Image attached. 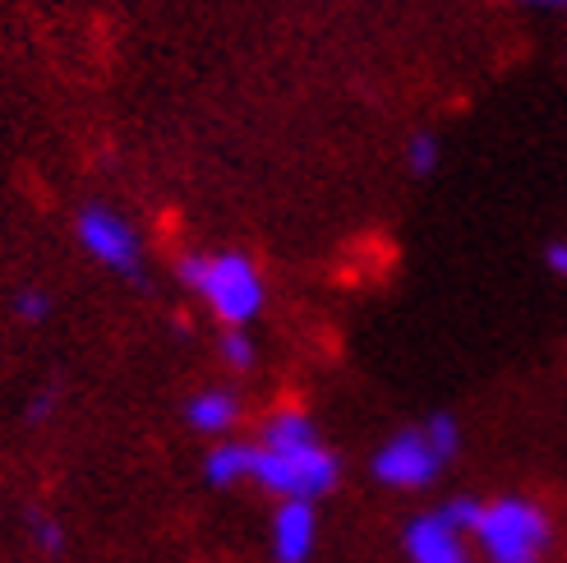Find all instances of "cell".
Here are the masks:
<instances>
[{"mask_svg": "<svg viewBox=\"0 0 567 563\" xmlns=\"http://www.w3.org/2000/svg\"><path fill=\"white\" fill-rule=\"evenodd\" d=\"M549 541H554L549 513L517 494L480 503V518L471 526V545L485 563H545Z\"/></svg>", "mask_w": 567, "mask_h": 563, "instance_id": "cell-3", "label": "cell"}, {"mask_svg": "<svg viewBox=\"0 0 567 563\" xmlns=\"http://www.w3.org/2000/svg\"><path fill=\"white\" fill-rule=\"evenodd\" d=\"M342 481V462L319 439L315 420L300 407H277L264 416L259 439H254V471L249 485H259L277 499L319 503Z\"/></svg>", "mask_w": 567, "mask_h": 563, "instance_id": "cell-1", "label": "cell"}, {"mask_svg": "<svg viewBox=\"0 0 567 563\" xmlns=\"http://www.w3.org/2000/svg\"><path fill=\"white\" fill-rule=\"evenodd\" d=\"M240 416H245V407H240V398L231 388H198L194 398L185 402V420H189V430H198L204 439H231L236 434V426H240Z\"/></svg>", "mask_w": 567, "mask_h": 563, "instance_id": "cell-8", "label": "cell"}, {"mask_svg": "<svg viewBox=\"0 0 567 563\" xmlns=\"http://www.w3.org/2000/svg\"><path fill=\"white\" fill-rule=\"evenodd\" d=\"M545 268L554 277H567V240H549L545 245Z\"/></svg>", "mask_w": 567, "mask_h": 563, "instance_id": "cell-15", "label": "cell"}, {"mask_svg": "<svg viewBox=\"0 0 567 563\" xmlns=\"http://www.w3.org/2000/svg\"><path fill=\"white\" fill-rule=\"evenodd\" d=\"M526 10H567V0H517Z\"/></svg>", "mask_w": 567, "mask_h": 563, "instance_id": "cell-17", "label": "cell"}, {"mask_svg": "<svg viewBox=\"0 0 567 563\" xmlns=\"http://www.w3.org/2000/svg\"><path fill=\"white\" fill-rule=\"evenodd\" d=\"M402 550H406L411 563H475L471 536L457 522H447L443 509L411 518L406 531H402Z\"/></svg>", "mask_w": 567, "mask_h": 563, "instance_id": "cell-6", "label": "cell"}, {"mask_svg": "<svg viewBox=\"0 0 567 563\" xmlns=\"http://www.w3.org/2000/svg\"><path fill=\"white\" fill-rule=\"evenodd\" d=\"M272 559L277 563H309L319 550V513L305 499H281L272 513Z\"/></svg>", "mask_w": 567, "mask_h": 563, "instance_id": "cell-7", "label": "cell"}, {"mask_svg": "<svg viewBox=\"0 0 567 563\" xmlns=\"http://www.w3.org/2000/svg\"><path fill=\"white\" fill-rule=\"evenodd\" d=\"M181 282L208 305V315L221 328H249L264 315L268 282L249 255L240 249H213V255H185L176 264Z\"/></svg>", "mask_w": 567, "mask_h": 563, "instance_id": "cell-2", "label": "cell"}, {"mask_svg": "<svg viewBox=\"0 0 567 563\" xmlns=\"http://www.w3.org/2000/svg\"><path fill=\"white\" fill-rule=\"evenodd\" d=\"M254 471V439H217L204 458V481L213 490H236Z\"/></svg>", "mask_w": 567, "mask_h": 563, "instance_id": "cell-9", "label": "cell"}, {"mask_svg": "<svg viewBox=\"0 0 567 563\" xmlns=\"http://www.w3.org/2000/svg\"><path fill=\"white\" fill-rule=\"evenodd\" d=\"M439 162H443V144H439V134L415 130V134L406 139V172L424 181V176H434V172H439Z\"/></svg>", "mask_w": 567, "mask_h": 563, "instance_id": "cell-11", "label": "cell"}, {"mask_svg": "<svg viewBox=\"0 0 567 563\" xmlns=\"http://www.w3.org/2000/svg\"><path fill=\"white\" fill-rule=\"evenodd\" d=\"M443 467H447V458L430 443L424 426L392 434L379 453L370 458V475L379 485H388V490H430L443 475Z\"/></svg>", "mask_w": 567, "mask_h": 563, "instance_id": "cell-5", "label": "cell"}, {"mask_svg": "<svg viewBox=\"0 0 567 563\" xmlns=\"http://www.w3.org/2000/svg\"><path fill=\"white\" fill-rule=\"evenodd\" d=\"M74 236L83 245V255L102 264L106 273L138 277L144 273V236L134 232V222L106 204H83L74 213Z\"/></svg>", "mask_w": 567, "mask_h": 563, "instance_id": "cell-4", "label": "cell"}, {"mask_svg": "<svg viewBox=\"0 0 567 563\" xmlns=\"http://www.w3.org/2000/svg\"><path fill=\"white\" fill-rule=\"evenodd\" d=\"M28 541H33L47 559H61L65 554V526L55 518H47V513H33L28 518Z\"/></svg>", "mask_w": 567, "mask_h": 563, "instance_id": "cell-12", "label": "cell"}, {"mask_svg": "<svg viewBox=\"0 0 567 563\" xmlns=\"http://www.w3.org/2000/svg\"><path fill=\"white\" fill-rule=\"evenodd\" d=\"M217 356H221L226 370H236V375H249L254 365H259V347H254L249 328H221V337H217Z\"/></svg>", "mask_w": 567, "mask_h": 563, "instance_id": "cell-10", "label": "cell"}, {"mask_svg": "<svg viewBox=\"0 0 567 563\" xmlns=\"http://www.w3.org/2000/svg\"><path fill=\"white\" fill-rule=\"evenodd\" d=\"M424 434H430V443L439 448V453H443L447 462L462 453V430H457V420H452L447 411H439V416L424 420Z\"/></svg>", "mask_w": 567, "mask_h": 563, "instance_id": "cell-13", "label": "cell"}, {"mask_svg": "<svg viewBox=\"0 0 567 563\" xmlns=\"http://www.w3.org/2000/svg\"><path fill=\"white\" fill-rule=\"evenodd\" d=\"M14 315H19L23 324H47V315H51V296L38 291V287L19 291V296H14Z\"/></svg>", "mask_w": 567, "mask_h": 563, "instance_id": "cell-14", "label": "cell"}, {"mask_svg": "<svg viewBox=\"0 0 567 563\" xmlns=\"http://www.w3.org/2000/svg\"><path fill=\"white\" fill-rule=\"evenodd\" d=\"M55 411V392L47 388V392H38V398L33 402H28V420H33V426H42V420Z\"/></svg>", "mask_w": 567, "mask_h": 563, "instance_id": "cell-16", "label": "cell"}]
</instances>
